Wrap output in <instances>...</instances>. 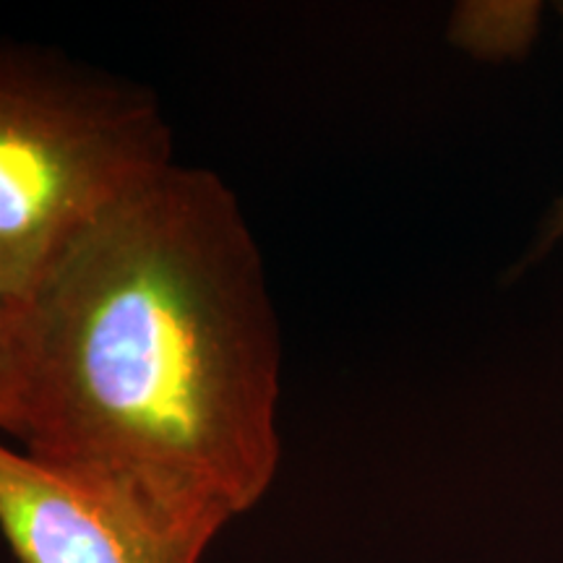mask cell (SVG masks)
I'll use <instances>...</instances> for the list:
<instances>
[{
	"label": "cell",
	"instance_id": "1",
	"mask_svg": "<svg viewBox=\"0 0 563 563\" xmlns=\"http://www.w3.org/2000/svg\"><path fill=\"white\" fill-rule=\"evenodd\" d=\"M16 308L26 454L214 532L266 496L282 456L279 321L220 175L170 162Z\"/></svg>",
	"mask_w": 563,
	"mask_h": 563
},
{
	"label": "cell",
	"instance_id": "2",
	"mask_svg": "<svg viewBox=\"0 0 563 563\" xmlns=\"http://www.w3.org/2000/svg\"><path fill=\"white\" fill-rule=\"evenodd\" d=\"M173 159L157 97L55 51L0 40V298Z\"/></svg>",
	"mask_w": 563,
	"mask_h": 563
},
{
	"label": "cell",
	"instance_id": "3",
	"mask_svg": "<svg viewBox=\"0 0 563 563\" xmlns=\"http://www.w3.org/2000/svg\"><path fill=\"white\" fill-rule=\"evenodd\" d=\"M0 532L19 563H201L220 534L3 441Z\"/></svg>",
	"mask_w": 563,
	"mask_h": 563
},
{
	"label": "cell",
	"instance_id": "4",
	"mask_svg": "<svg viewBox=\"0 0 563 563\" xmlns=\"http://www.w3.org/2000/svg\"><path fill=\"white\" fill-rule=\"evenodd\" d=\"M543 5L534 0H464L449 16V40L481 60H514L538 40Z\"/></svg>",
	"mask_w": 563,
	"mask_h": 563
},
{
	"label": "cell",
	"instance_id": "5",
	"mask_svg": "<svg viewBox=\"0 0 563 563\" xmlns=\"http://www.w3.org/2000/svg\"><path fill=\"white\" fill-rule=\"evenodd\" d=\"M21 415L19 308L0 298V431L16 435Z\"/></svg>",
	"mask_w": 563,
	"mask_h": 563
},
{
	"label": "cell",
	"instance_id": "6",
	"mask_svg": "<svg viewBox=\"0 0 563 563\" xmlns=\"http://www.w3.org/2000/svg\"><path fill=\"white\" fill-rule=\"evenodd\" d=\"M561 13H563V5H561ZM561 238H563V196H561L559 201H555L551 217H548V228H545L543 235H540L538 251L551 249L553 243L561 241Z\"/></svg>",
	"mask_w": 563,
	"mask_h": 563
}]
</instances>
